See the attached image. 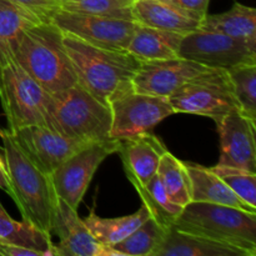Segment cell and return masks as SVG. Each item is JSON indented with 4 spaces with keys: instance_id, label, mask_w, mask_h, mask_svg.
Masks as SVG:
<instances>
[{
    "instance_id": "cell-1",
    "label": "cell",
    "mask_w": 256,
    "mask_h": 256,
    "mask_svg": "<svg viewBox=\"0 0 256 256\" xmlns=\"http://www.w3.org/2000/svg\"><path fill=\"white\" fill-rule=\"evenodd\" d=\"M64 34L76 82L99 102L110 100L132 89V79L142 62L128 50L95 46L74 35Z\"/></svg>"
},
{
    "instance_id": "cell-2",
    "label": "cell",
    "mask_w": 256,
    "mask_h": 256,
    "mask_svg": "<svg viewBox=\"0 0 256 256\" xmlns=\"http://www.w3.org/2000/svg\"><path fill=\"white\" fill-rule=\"evenodd\" d=\"M12 199L24 220L52 236L58 196L52 175L40 169L9 130H0Z\"/></svg>"
},
{
    "instance_id": "cell-3",
    "label": "cell",
    "mask_w": 256,
    "mask_h": 256,
    "mask_svg": "<svg viewBox=\"0 0 256 256\" xmlns=\"http://www.w3.org/2000/svg\"><path fill=\"white\" fill-rule=\"evenodd\" d=\"M15 60L50 94L76 84L64 34L52 22H40L22 32Z\"/></svg>"
},
{
    "instance_id": "cell-4",
    "label": "cell",
    "mask_w": 256,
    "mask_h": 256,
    "mask_svg": "<svg viewBox=\"0 0 256 256\" xmlns=\"http://www.w3.org/2000/svg\"><path fill=\"white\" fill-rule=\"evenodd\" d=\"M172 226L256 256V212L226 205L192 202L184 206Z\"/></svg>"
},
{
    "instance_id": "cell-5",
    "label": "cell",
    "mask_w": 256,
    "mask_h": 256,
    "mask_svg": "<svg viewBox=\"0 0 256 256\" xmlns=\"http://www.w3.org/2000/svg\"><path fill=\"white\" fill-rule=\"evenodd\" d=\"M49 128L88 142H105L110 140L112 112L76 82L50 95Z\"/></svg>"
},
{
    "instance_id": "cell-6",
    "label": "cell",
    "mask_w": 256,
    "mask_h": 256,
    "mask_svg": "<svg viewBox=\"0 0 256 256\" xmlns=\"http://www.w3.org/2000/svg\"><path fill=\"white\" fill-rule=\"evenodd\" d=\"M50 92H48L15 59L2 72L0 102L9 132L32 125L49 126Z\"/></svg>"
},
{
    "instance_id": "cell-7",
    "label": "cell",
    "mask_w": 256,
    "mask_h": 256,
    "mask_svg": "<svg viewBox=\"0 0 256 256\" xmlns=\"http://www.w3.org/2000/svg\"><path fill=\"white\" fill-rule=\"evenodd\" d=\"M175 112L210 118L216 122L239 110L229 72L225 69H206L195 75L169 96ZM240 112V110H239Z\"/></svg>"
},
{
    "instance_id": "cell-8",
    "label": "cell",
    "mask_w": 256,
    "mask_h": 256,
    "mask_svg": "<svg viewBox=\"0 0 256 256\" xmlns=\"http://www.w3.org/2000/svg\"><path fill=\"white\" fill-rule=\"evenodd\" d=\"M112 112V140H125L152 132L158 124L174 114L169 98L140 94L132 89L109 102Z\"/></svg>"
},
{
    "instance_id": "cell-9",
    "label": "cell",
    "mask_w": 256,
    "mask_h": 256,
    "mask_svg": "<svg viewBox=\"0 0 256 256\" xmlns=\"http://www.w3.org/2000/svg\"><path fill=\"white\" fill-rule=\"evenodd\" d=\"M179 56L210 69L229 70L238 65L256 64V45L199 28L184 35Z\"/></svg>"
},
{
    "instance_id": "cell-10",
    "label": "cell",
    "mask_w": 256,
    "mask_h": 256,
    "mask_svg": "<svg viewBox=\"0 0 256 256\" xmlns=\"http://www.w3.org/2000/svg\"><path fill=\"white\" fill-rule=\"evenodd\" d=\"M118 146L119 140L92 142L65 160L52 174L56 196L78 210L98 168L118 152Z\"/></svg>"
},
{
    "instance_id": "cell-11",
    "label": "cell",
    "mask_w": 256,
    "mask_h": 256,
    "mask_svg": "<svg viewBox=\"0 0 256 256\" xmlns=\"http://www.w3.org/2000/svg\"><path fill=\"white\" fill-rule=\"evenodd\" d=\"M54 22L62 32L74 35L95 46L106 49L126 50L136 22L119 18L78 14L59 9L52 16Z\"/></svg>"
},
{
    "instance_id": "cell-12",
    "label": "cell",
    "mask_w": 256,
    "mask_h": 256,
    "mask_svg": "<svg viewBox=\"0 0 256 256\" xmlns=\"http://www.w3.org/2000/svg\"><path fill=\"white\" fill-rule=\"evenodd\" d=\"M12 134L32 162L50 175L72 155L92 144L60 134L45 125H32Z\"/></svg>"
},
{
    "instance_id": "cell-13",
    "label": "cell",
    "mask_w": 256,
    "mask_h": 256,
    "mask_svg": "<svg viewBox=\"0 0 256 256\" xmlns=\"http://www.w3.org/2000/svg\"><path fill=\"white\" fill-rule=\"evenodd\" d=\"M209 68L184 58L142 62L132 79V88L140 94L169 98L184 82Z\"/></svg>"
},
{
    "instance_id": "cell-14",
    "label": "cell",
    "mask_w": 256,
    "mask_h": 256,
    "mask_svg": "<svg viewBox=\"0 0 256 256\" xmlns=\"http://www.w3.org/2000/svg\"><path fill=\"white\" fill-rule=\"evenodd\" d=\"M216 126L220 136L218 165L256 174V122L235 110L216 122Z\"/></svg>"
},
{
    "instance_id": "cell-15",
    "label": "cell",
    "mask_w": 256,
    "mask_h": 256,
    "mask_svg": "<svg viewBox=\"0 0 256 256\" xmlns=\"http://www.w3.org/2000/svg\"><path fill=\"white\" fill-rule=\"evenodd\" d=\"M52 232L59 236V242L54 244V256H120L114 249L100 244L80 219L78 210L59 198Z\"/></svg>"
},
{
    "instance_id": "cell-16",
    "label": "cell",
    "mask_w": 256,
    "mask_h": 256,
    "mask_svg": "<svg viewBox=\"0 0 256 256\" xmlns=\"http://www.w3.org/2000/svg\"><path fill=\"white\" fill-rule=\"evenodd\" d=\"M166 152V146L159 138L146 132L132 139L119 140L116 152L129 182L132 185H142L156 174L160 159Z\"/></svg>"
},
{
    "instance_id": "cell-17",
    "label": "cell",
    "mask_w": 256,
    "mask_h": 256,
    "mask_svg": "<svg viewBox=\"0 0 256 256\" xmlns=\"http://www.w3.org/2000/svg\"><path fill=\"white\" fill-rule=\"evenodd\" d=\"M132 12L139 24L184 35L199 29L205 16L182 9L172 0H135Z\"/></svg>"
},
{
    "instance_id": "cell-18",
    "label": "cell",
    "mask_w": 256,
    "mask_h": 256,
    "mask_svg": "<svg viewBox=\"0 0 256 256\" xmlns=\"http://www.w3.org/2000/svg\"><path fill=\"white\" fill-rule=\"evenodd\" d=\"M152 256H250L239 248L169 228Z\"/></svg>"
},
{
    "instance_id": "cell-19",
    "label": "cell",
    "mask_w": 256,
    "mask_h": 256,
    "mask_svg": "<svg viewBox=\"0 0 256 256\" xmlns=\"http://www.w3.org/2000/svg\"><path fill=\"white\" fill-rule=\"evenodd\" d=\"M182 38L184 34L155 29L136 22L126 50L142 62L172 59L179 56Z\"/></svg>"
},
{
    "instance_id": "cell-20",
    "label": "cell",
    "mask_w": 256,
    "mask_h": 256,
    "mask_svg": "<svg viewBox=\"0 0 256 256\" xmlns=\"http://www.w3.org/2000/svg\"><path fill=\"white\" fill-rule=\"evenodd\" d=\"M184 164L192 185V202L226 205L254 212L215 172L210 170V168L190 162H184Z\"/></svg>"
},
{
    "instance_id": "cell-21",
    "label": "cell",
    "mask_w": 256,
    "mask_h": 256,
    "mask_svg": "<svg viewBox=\"0 0 256 256\" xmlns=\"http://www.w3.org/2000/svg\"><path fill=\"white\" fill-rule=\"evenodd\" d=\"M40 20L12 0H0V80L2 72L10 60L15 59V52L22 34Z\"/></svg>"
},
{
    "instance_id": "cell-22",
    "label": "cell",
    "mask_w": 256,
    "mask_h": 256,
    "mask_svg": "<svg viewBox=\"0 0 256 256\" xmlns=\"http://www.w3.org/2000/svg\"><path fill=\"white\" fill-rule=\"evenodd\" d=\"M200 28L256 45V9L234 2L228 12L205 15Z\"/></svg>"
},
{
    "instance_id": "cell-23",
    "label": "cell",
    "mask_w": 256,
    "mask_h": 256,
    "mask_svg": "<svg viewBox=\"0 0 256 256\" xmlns=\"http://www.w3.org/2000/svg\"><path fill=\"white\" fill-rule=\"evenodd\" d=\"M0 242L5 244L20 245L42 252L44 256H54V244L52 236L22 219H12L0 202Z\"/></svg>"
},
{
    "instance_id": "cell-24",
    "label": "cell",
    "mask_w": 256,
    "mask_h": 256,
    "mask_svg": "<svg viewBox=\"0 0 256 256\" xmlns=\"http://www.w3.org/2000/svg\"><path fill=\"white\" fill-rule=\"evenodd\" d=\"M150 218L149 210L145 205H142L134 214L125 215V216L114 218V219H105L95 214L92 210L89 216L84 220L85 225L92 236L104 246L112 248L116 242L132 234L136 228H139L145 220Z\"/></svg>"
},
{
    "instance_id": "cell-25",
    "label": "cell",
    "mask_w": 256,
    "mask_h": 256,
    "mask_svg": "<svg viewBox=\"0 0 256 256\" xmlns=\"http://www.w3.org/2000/svg\"><path fill=\"white\" fill-rule=\"evenodd\" d=\"M132 186L139 194L142 205L149 210L152 219L156 220L165 229H169L175 224L184 208L169 199L158 174H155L146 184H138Z\"/></svg>"
},
{
    "instance_id": "cell-26",
    "label": "cell",
    "mask_w": 256,
    "mask_h": 256,
    "mask_svg": "<svg viewBox=\"0 0 256 256\" xmlns=\"http://www.w3.org/2000/svg\"><path fill=\"white\" fill-rule=\"evenodd\" d=\"M156 174L172 202L184 208L192 202V185L184 162L176 159L172 152H164Z\"/></svg>"
},
{
    "instance_id": "cell-27",
    "label": "cell",
    "mask_w": 256,
    "mask_h": 256,
    "mask_svg": "<svg viewBox=\"0 0 256 256\" xmlns=\"http://www.w3.org/2000/svg\"><path fill=\"white\" fill-rule=\"evenodd\" d=\"M166 232L168 229L150 216L112 249L119 252L120 256H152L164 240Z\"/></svg>"
},
{
    "instance_id": "cell-28",
    "label": "cell",
    "mask_w": 256,
    "mask_h": 256,
    "mask_svg": "<svg viewBox=\"0 0 256 256\" xmlns=\"http://www.w3.org/2000/svg\"><path fill=\"white\" fill-rule=\"evenodd\" d=\"M239 110L256 122V64H242L228 70Z\"/></svg>"
},
{
    "instance_id": "cell-29",
    "label": "cell",
    "mask_w": 256,
    "mask_h": 256,
    "mask_svg": "<svg viewBox=\"0 0 256 256\" xmlns=\"http://www.w3.org/2000/svg\"><path fill=\"white\" fill-rule=\"evenodd\" d=\"M135 0H72L60 9L70 12L99 16L132 19V8Z\"/></svg>"
},
{
    "instance_id": "cell-30",
    "label": "cell",
    "mask_w": 256,
    "mask_h": 256,
    "mask_svg": "<svg viewBox=\"0 0 256 256\" xmlns=\"http://www.w3.org/2000/svg\"><path fill=\"white\" fill-rule=\"evenodd\" d=\"M210 170L215 172L242 202L256 212V174L218 164L210 168Z\"/></svg>"
},
{
    "instance_id": "cell-31",
    "label": "cell",
    "mask_w": 256,
    "mask_h": 256,
    "mask_svg": "<svg viewBox=\"0 0 256 256\" xmlns=\"http://www.w3.org/2000/svg\"><path fill=\"white\" fill-rule=\"evenodd\" d=\"M15 4L32 12L40 22H52L55 12L60 9V5L55 0H12Z\"/></svg>"
},
{
    "instance_id": "cell-32",
    "label": "cell",
    "mask_w": 256,
    "mask_h": 256,
    "mask_svg": "<svg viewBox=\"0 0 256 256\" xmlns=\"http://www.w3.org/2000/svg\"><path fill=\"white\" fill-rule=\"evenodd\" d=\"M0 254L2 256H44L42 252L20 245L5 244L0 242Z\"/></svg>"
},
{
    "instance_id": "cell-33",
    "label": "cell",
    "mask_w": 256,
    "mask_h": 256,
    "mask_svg": "<svg viewBox=\"0 0 256 256\" xmlns=\"http://www.w3.org/2000/svg\"><path fill=\"white\" fill-rule=\"evenodd\" d=\"M172 2L185 10L206 15L210 0H172Z\"/></svg>"
},
{
    "instance_id": "cell-34",
    "label": "cell",
    "mask_w": 256,
    "mask_h": 256,
    "mask_svg": "<svg viewBox=\"0 0 256 256\" xmlns=\"http://www.w3.org/2000/svg\"><path fill=\"white\" fill-rule=\"evenodd\" d=\"M0 189L12 196V184H10L9 172H8L5 160L0 156Z\"/></svg>"
},
{
    "instance_id": "cell-35",
    "label": "cell",
    "mask_w": 256,
    "mask_h": 256,
    "mask_svg": "<svg viewBox=\"0 0 256 256\" xmlns=\"http://www.w3.org/2000/svg\"><path fill=\"white\" fill-rule=\"evenodd\" d=\"M55 2H56L58 4H59L60 6H62V5L66 4V2H72V0H55Z\"/></svg>"
},
{
    "instance_id": "cell-36",
    "label": "cell",
    "mask_w": 256,
    "mask_h": 256,
    "mask_svg": "<svg viewBox=\"0 0 256 256\" xmlns=\"http://www.w3.org/2000/svg\"><path fill=\"white\" fill-rule=\"evenodd\" d=\"M0 256H2V254H0Z\"/></svg>"
}]
</instances>
